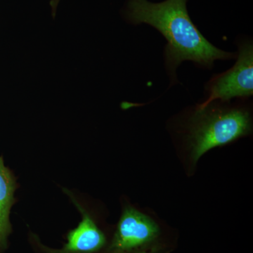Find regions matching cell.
<instances>
[{
  "mask_svg": "<svg viewBox=\"0 0 253 253\" xmlns=\"http://www.w3.org/2000/svg\"><path fill=\"white\" fill-rule=\"evenodd\" d=\"M64 192L81 213L82 219L77 227L68 232L67 241L61 249H45V251L48 253H98L106 249V236L100 229L94 214L71 191L64 189Z\"/></svg>",
  "mask_w": 253,
  "mask_h": 253,
  "instance_id": "obj_5",
  "label": "cell"
},
{
  "mask_svg": "<svg viewBox=\"0 0 253 253\" xmlns=\"http://www.w3.org/2000/svg\"><path fill=\"white\" fill-rule=\"evenodd\" d=\"M235 64L225 72L213 75L205 85L206 98L200 107L214 101L229 102L249 100L253 95V43L249 38L238 40Z\"/></svg>",
  "mask_w": 253,
  "mask_h": 253,
  "instance_id": "obj_4",
  "label": "cell"
},
{
  "mask_svg": "<svg viewBox=\"0 0 253 253\" xmlns=\"http://www.w3.org/2000/svg\"><path fill=\"white\" fill-rule=\"evenodd\" d=\"M188 0H127L123 16L132 25L148 24L157 30L167 41L164 49L165 66L171 85L177 84L176 69L184 61L211 70L217 60L236 59L237 53L213 45L190 18Z\"/></svg>",
  "mask_w": 253,
  "mask_h": 253,
  "instance_id": "obj_1",
  "label": "cell"
},
{
  "mask_svg": "<svg viewBox=\"0 0 253 253\" xmlns=\"http://www.w3.org/2000/svg\"><path fill=\"white\" fill-rule=\"evenodd\" d=\"M253 126L249 99H236L234 102L217 100L203 107L195 105L178 115L173 131L194 168L211 150L251 135Z\"/></svg>",
  "mask_w": 253,
  "mask_h": 253,
  "instance_id": "obj_2",
  "label": "cell"
},
{
  "mask_svg": "<svg viewBox=\"0 0 253 253\" xmlns=\"http://www.w3.org/2000/svg\"><path fill=\"white\" fill-rule=\"evenodd\" d=\"M18 186L14 173L0 157V253H4L7 249L9 237L12 233L10 214L16 203L15 192Z\"/></svg>",
  "mask_w": 253,
  "mask_h": 253,
  "instance_id": "obj_6",
  "label": "cell"
},
{
  "mask_svg": "<svg viewBox=\"0 0 253 253\" xmlns=\"http://www.w3.org/2000/svg\"><path fill=\"white\" fill-rule=\"evenodd\" d=\"M168 246L159 219L129 202L122 212L105 253H166Z\"/></svg>",
  "mask_w": 253,
  "mask_h": 253,
  "instance_id": "obj_3",
  "label": "cell"
},
{
  "mask_svg": "<svg viewBox=\"0 0 253 253\" xmlns=\"http://www.w3.org/2000/svg\"><path fill=\"white\" fill-rule=\"evenodd\" d=\"M60 0H51V6L52 8L53 15L55 16V12H56V9L57 7V5L59 4Z\"/></svg>",
  "mask_w": 253,
  "mask_h": 253,
  "instance_id": "obj_7",
  "label": "cell"
}]
</instances>
